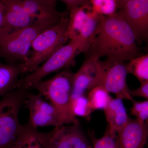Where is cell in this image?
<instances>
[{
	"label": "cell",
	"mask_w": 148,
	"mask_h": 148,
	"mask_svg": "<svg viewBox=\"0 0 148 148\" xmlns=\"http://www.w3.org/2000/svg\"><path fill=\"white\" fill-rule=\"evenodd\" d=\"M45 133L49 148H87L89 146L79 125H63Z\"/></svg>",
	"instance_id": "8fae6325"
},
{
	"label": "cell",
	"mask_w": 148,
	"mask_h": 148,
	"mask_svg": "<svg viewBox=\"0 0 148 148\" xmlns=\"http://www.w3.org/2000/svg\"><path fill=\"white\" fill-rule=\"evenodd\" d=\"M24 10L35 23L55 25L67 16L68 12H61L56 8V3L45 0H18Z\"/></svg>",
	"instance_id": "4fadbf2b"
},
{
	"label": "cell",
	"mask_w": 148,
	"mask_h": 148,
	"mask_svg": "<svg viewBox=\"0 0 148 148\" xmlns=\"http://www.w3.org/2000/svg\"><path fill=\"white\" fill-rule=\"evenodd\" d=\"M90 137L92 140V148H119L117 138L113 137L110 134L107 125L106 132L102 138L97 139L93 133H90Z\"/></svg>",
	"instance_id": "603a6c76"
},
{
	"label": "cell",
	"mask_w": 148,
	"mask_h": 148,
	"mask_svg": "<svg viewBox=\"0 0 148 148\" xmlns=\"http://www.w3.org/2000/svg\"><path fill=\"white\" fill-rule=\"evenodd\" d=\"M85 53L86 58L107 56L125 62L142 55L134 33L118 11L104 16L101 31Z\"/></svg>",
	"instance_id": "6da1fadb"
},
{
	"label": "cell",
	"mask_w": 148,
	"mask_h": 148,
	"mask_svg": "<svg viewBox=\"0 0 148 148\" xmlns=\"http://www.w3.org/2000/svg\"><path fill=\"white\" fill-rule=\"evenodd\" d=\"M69 21V17L66 16L60 23L46 29L37 36L32 42V56L27 63H23V73L34 71L67 42L65 34Z\"/></svg>",
	"instance_id": "8992f818"
},
{
	"label": "cell",
	"mask_w": 148,
	"mask_h": 148,
	"mask_svg": "<svg viewBox=\"0 0 148 148\" xmlns=\"http://www.w3.org/2000/svg\"><path fill=\"white\" fill-rule=\"evenodd\" d=\"M130 93L133 97H139L148 99V81L140 82V87L134 90L130 89Z\"/></svg>",
	"instance_id": "d4e9b609"
},
{
	"label": "cell",
	"mask_w": 148,
	"mask_h": 148,
	"mask_svg": "<svg viewBox=\"0 0 148 148\" xmlns=\"http://www.w3.org/2000/svg\"><path fill=\"white\" fill-rule=\"evenodd\" d=\"M129 1H130V0H117L118 5L119 9L124 3H125Z\"/></svg>",
	"instance_id": "83f0119b"
},
{
	"label": "cell",
	"mask_w": 148,
	"mask_h": 148,
	"mask_svg": "<svg viewBox=\"0 0 148 148\" xmlns=\"http://www.w3.org/2000/svg\"><path fill=\"white\" fill-rule=\"evenodd\" d=\"M66 4L69 10L76 7L90 5L89 0H60Z\"/></svg>",
	"instance_id": "484cf974"
},
{
	"label": "cell",
	"mask_w": 148,
	"mask_h": 148,
	"mask_svg": "<svg viewBox=\"0 0 148 148\" xmlns=\"http://www.w3.org/2000/svg\"><path fill=\"white\" fill-rule=\"evenodd\" d=\"M100 71V59L86 58L78 71L74 73L71 98L85 95L97 86Z\"/></svg>",
	"instance_id": "7c38bea8"
},
{
	"label": "cell",
	"mask_w": 148,
	"mask_h": 148,
	"mask_svg": "<svg viewBox=\"0 0 148 148\" xmlns=\"http://www.w3.org/2000/svg\"><path fill=\"white\" fill-rule=\"evenodd\" d=\"M55 25L36 23L28 27L0 35V58L9 64L26 63L30 56L29 50L35 38L43 31Z\"/></svg>",
	"instance_id": "5b68a950"
},
{
	"label": "cell",
	"mask_w": 148,
	"mask_h": 148,
	"mask_svg": "<svg viewBox=\"0 0 148 148\" xmlns=\"http://www.w3.org/2000/svg\"><path fill=\"white\" fill-rule=\"evenodd\" d=\"M5 6L0 0V32L2 29L4 23Z\"/></svg>",
	"instance_id": "4316f807"
},
{
	"label": "cell",
	"mask_w": 148,
	"mask_h": 148,
	"mask_svg": "<svg viewBox=\"0 0 148 148\" xmlns=\"http://www.w3.org/2000/svg\"><path fill=\"white\" fill-rule=\"evenodd\" d=\"M23 69V63L4 64L0 61V96L18 87Z\"/></svg>",
	"instance_id": "e0dca14e"
},
{
	"label": "cell",
	"mask_w": 148,
	"mask_h": 148,
	"mask_svg": "<svg viewBox=\"0 0 148 148\" xmlns=\"http://www.w3.org/2000/svg\"><path fill=\"white\" fill-rule=\"evenodd\" d=\"M65 38L69 40L78 39L90 44L99 34L104 16L97 13L90 5L71 9Z\"/></svg>",
	"instance_id": "52a82bcc"
},
{
	"label": "cell",
	"mask_w": 148,
	"mask_h": 148,
	"mask_svg": "<svg viewBox=\"0 0 148 148\" xmlns=\"http://www.w3.org/2000/svg\"><path fill=\"white\" fill-rule=\"evenodd\" d=\"M71 112L73 116L87 117L93 112L90 108L85 95L71 98L70 104Z\"/></svg>",
	"instance_id": "44dd1931"
},
{
	"label": "cell",
	"mask_w": 148,
	"mask_h": 148,
	"mask_svg": "<svg viewBox=\"0 0 148 148\" xmlns=\"http://www.w3.org/2000/svg\"><path fill=\"white\" fill-rule=\"evenodd\" d=\"M45 1L48 2L49 3H56V1L57 0H45Z\"/></svg>",
	"instance_id": "f1b7e54d"
},
{
	"label": "cell",
	"mask_w": 148,
	"mask_h": 148,
	"mask_svg": "<svg viewBox=\"0 0 148 148\" xmlns=\"http://www.w3.org/2000/svg\"><path fill=\"white\" fill-rule=\"evenodd\" d=\"M74 75L71 68H67L49 79L41 80L31 88L50 101L66 125H79L77 117L72 115L70 108Z\"/></svg>",
	"instance_id": "7a4b0ae2"
},
{
	"label": "cell",
	"mask_w": 148,
	"mask_h": 148,
	"mask_svg": "<svg viewBox=\"0 0 148 148\" xmlns=\"http://www.w3.org/2000/svg\"><path fill=\"white\" fill-rule=\"evenodd\" d=\"M89 45L88 43L78 39L70 40L67 44L58 49L42 66L21 78L18 88L28 90L49 74L75 66L76 57L79 53H85Z\"/></svg>",
	"instance_id": "277c9868"
},
{
	"label": "cell",
	"mask_w": 148,
	"mask_h": 148,
	"mask_svg": "<svg viewBox=\"0 0 148 148\" xmlns=\"http://www.w3.org/2000/svg\"><path fill=\"white\" fill-rule=\"evenodd\" d=\"M148 137V123L131 118L117 133L119 148H145Z\"/></svg>",
	"instance_id": "5bb4252c"
},
{
	"label": "cell",
	"mask_w": 148,
	"mask_h": 148,
	"mask_svg": "<svg viewBox=\"0 0 148 148\" xmlns=\"http://www.w3.org/2000/svg\"><path fill=\"white\" fill-rule=\"evenodd\" d=\"M40 93L27 92L23 105L29 111L27 124L35 129L39 127L54 126L66 125L61 116L50 103H47Z\"/></svg>",
	"instance_id": "9c48e42d"
},
{
	"label": "cell",
	"mask_w": 148,
	"mask_h": 148,
	"mask_svg": "<svg viewBox=\"0 0 148 148\" xmlns=\"http://www.w3.org/2000/svg\"><path fill=\"white\" fill-rule=\"evenodd\" d=\"M127 74L125 62L107 57L105 61H100L97 86H101L108 92L114 93L116 98L132 101L133 97L130 93L126 81Z\"/></svg>",
	"instance_id": "ba28073f"
},
{
	"label": "cell",
	"mask_w": 148,
	"mask_h": 148,
	"mask_svg": "<svg viewBox=\"0 0 148 148\" xmlns=\"http://www.w3.org/2000/svg\"><path fill=\"white\" fill-rule=\"evenodd\" d=\"M135 35L137 44L148 35V0H130L118 10Z\"/></svg>",
	"instance_id": "30bf717a"
},
{
	"label": "cell",
	"mask_w": 148,
	"mask_h": 148,
	"mask_svg": "<svg viewBox=\"0 0 148 148\" xmlns=\"http://www.w3.org/2000/svg\"><path fill=\"white\" fill-rule=\"evenodd\" d=\"M27 92V89L17 88L0 100V148L16 147L24 129L18 116Z\"/></svg>",
	"instance_id": "3957f363"
},
{
	"label": "cell",
	"mask_w": 148,
	"mask_h": 148,
	"mask_svg": "<svg viewBox=\"0 0 148 148\" xmlns=\"http://www.w3.org/2000/svg\"><path fill=\"white\" fill-rule=\"evenodd\" d=\"M103 110L110 134L116 138L117 132L126 125L130 119L122 100L112 98Z\"/></svg>",
	"instance_id": "2e32d148"
},
{
	"label": "cell",
	"mask_w": 148,
	"mask_h": 148,
	"mask_svg": "<svg viewBox=\"0 0 148 148\" xmlns=\"http://www.w3.org/2000/svg\"><path fill=\"white\" fill-rule=\"evenodd\" d=\"M92 111L104 110L112 99L109 92L101 86H97L88 92L87 96Z\"/></svg>",
	"instance_id": "ffe728a7"
},
{
	"label": "cell",
	"mask_w": 148,
	"mask_h": 148,
	"mask_svg": "<svg viewBox=\"0 0 148 148\" xmlns=\"http://www.w3.org/2000/svg\"><path fill=\"white\" fill-rule=\"evenodd\" d=\"M132 102V107L130 109L131 114L135 116L139 121L148 123V100L140 102L133 100Z\"/></svg>",
	"instance_id": "cb8c5ba5"
},
{
	"label": "cell",
	"mask_w": 148,
	"mask_h": 148,
	"mask_svg": "<svg viewBox=\"0 0 148 148\" xmlns=\"http://www.w3.org/2000/svg\"><path fill=\"white\" fill-rule=\"evenodd\" d=\"M90 5L97 13L103 16L112 15L119 10L117 0H89Z\"/></svg>",
	"instance_id": "7402d4cb"
},
{
	"label": "cell",
	"mask_w": 148,
	"mask_h": 148,
	"mask_svg": "<svg viewBox=\"0 0 148 148\" xmlns=\"http://www.w3.org/2000/svg\"><path fill=\"white\" fill-rule=\"evenodd\" d=\"M5 6L4 23L0 35L6 34L35 24L18 0H1Z\"/></svg>",
	"instance_id": "9a60e30c"
},
{
	"label": "cell",
	"mask_w": 148,
	"mask_h": 148,
	"mask_svg": "<svg viewBox=\"0 0 148 148\" xmlns=\"http://www.w3.org/2000/svg\"><path fill=\"white\" fill-rule=\"evenodd\" d=\"M15 148H49L45 132H40L29 125H24Z\"/></svg>",
	"instance_id": "ac0fdd59"
},
{
	"label": "cell",
	"mask_w": 148,
	"mask_h": 148,
	"mask_svg": "<svg viewBox=\"0 0 148 148\" xmlns=\"http://www.w3.org/2000/svg\"><path fill=\"white\" fill-rule=\"evenodd\" d=\"M128 74H132L140 82L148 81V55L138 56L126 64Z\"/></svg>",
	"instance_id": "d6986e66"
}]
</instances>
